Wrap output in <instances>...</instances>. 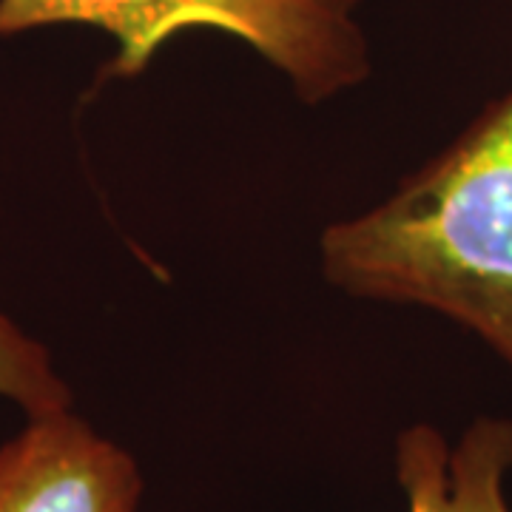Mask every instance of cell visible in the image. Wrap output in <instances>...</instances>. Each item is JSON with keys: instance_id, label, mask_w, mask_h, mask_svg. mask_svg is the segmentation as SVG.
Segmentation results:
<instances>
[{"instance_id": "1", "label": "cell", "mask_w": 512, "mask_h": 512, "mask_svg": "<svg viewBox=\"0 0 512 512\" xmlns=\"http://www.w3.org/2000/svg\"><path fill=\"white\" fill-rule=\"evenodd\" d=\"M319 256L339 291L441 313L512 370V92L382 205L333 222Z\"/></svg>"}, {"instance_id": "2", "label": "cell", "mask_w": 512, "mask_h": 512, "mask_svg": "<svg viewBox=\"0 0 512 512\" xmlns=\"http://www.w3.org/2000/svg\"><path fill=\"white\" fill-rule=\"evenodd\" d=\"M362 0H0V40L77 23L117 43L103 77L146 72L168 40L211 29L237 37L288 77L305 103L365 83L367 37L356 20Z\"/></svg>"}, {"instance_id": "3", "label": "cell", "mask_w": 512, "mask_h": 512, "mask_svg": "<svg viewBox=\"0 0 512 512\" xmlns=\"http://www.w3.org/2000/svg\"><path fill=\"white\" fill-rule=\"evenodd\" d=\"M143 478L72 410L37 416L0 447V512H137Z\"/></svg>"}, {"instance_id": "4", "label": "cell", "mask_w": 512, "mask_h": 512, "mask_svg": "<svg viewBox=\"0 0 512 512\" xmlns=\"http://www.w3.org/2000/svg\"><path fill=\"white\" fill-rule=\"evenodd\" d=\"M512 419L478 416L456 444L436 427H407L396 441V478L410 512H512Z\"/></svg>"}, {"instance_id": "5", "label": "cell", "mask_w": 512, "mask_h": 512, "mask_svg": "<svg viewBox=\"0 0 512 512\" xmlns=\"http://www.w3.org/2000/svg\"><path fill=\"white\" fill-rule=\"evenodd\" d=\"M0 399L29 416L72 410V390L60 379L49 350L0 311Z\"/></svg>"}]
</instances>
